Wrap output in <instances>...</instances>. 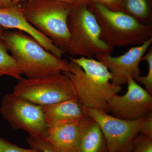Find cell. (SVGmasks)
Instances as JSON below:
<instances>
[{"label":"cell","instance_id":"3","mask_svg":"<svg viewBox=\"0 0 152 152\" xmlns=\"http://www.w3.org/2000/svg\"><path fill=\"white\" fill-rule=\"evenodd\" d=\"M89 3L100 27L101 39L110 48L138 46L152 37V24L141 23L122 11L112 10L101 3Z\"/></svg>","mask_w":152,"mask_h":152},{"label":"cell","instance_id":"4","mask_svg":"<svg viewBox=\"0 0 152 152\" xmlns=\"http://www.w3.org/2000/svg\"><path fill=\"white\" fill-rule=\"evenodd\" d=\"M19 4L30 24L67 53L70 39L67 20L73 4L57 0H31Z\"/></svg>","mask_w":152,"mask_h":152},{"label":"cell","instance_id":"7","mask_svg":"<svg viewBox=\"0 0 152 152\" xmlns=\"http://www.w3.org/2000/svg\"><path fill=\"white\" fill-rule=\"evenodd\" d=\"M0 113L14 129L24 131L35 140L46 137L48 126L40 106L12 93L3 97Z\"/></svg>","mask_w":152,"mask_h":152},{"label":"cell","instance_id":"20","mask_svg":"<svg viewBox=\"0 0 152 152\" xmlns=\"http://www.w3.org/2000/svg\"><path fill=\"white\" fill-rule=\"evenodd\" d=\"M27 141L31 148L40 150L42 152H57L45 140H35L29 137L27 139Z\"/></svg>","mask_w":152,"mask_h":152},{"label":"cell","instance_id":"14","mask_svg":"<svg viewBox=\"0 0 152 152\" xmlns=\"http://www.w3.org/2000/svg\"><path fill=\"white\" fill-rule=\"evenodd\" d=\"M77 152H108L105 138L98 123L88 116L83 118Z\"/></svg>","mask_w":152,"mask_h":152},{"label":"cell","instance_id":"26","mask_svg":"<svg viewBox=\"0 0 152 152\" xmlns=\"http://www.w3.org/2000/svg\"><path fill=\"white\" fill-rule=\"evenodd\" d=\"M130 150L131 149H128L124 150V151H122L120 152H129L130 151Z\"/></svg>","mask_w":152,"mask_h":152},{"label":"cell","instance_id":"6","mask_svg":"<svg viewBox=\"0 0 152 152\" xmlns=\"http://www.w3.org/2000/svg\"><path fill=\"white\" fill-rule=\"evenodd\" d=\"M13 93L39 106L57 103L77 97L70 79L63 73L18 81Z\"/></svg>","mask_w":152,"mask_h":152},{"label":"cell","instance_id":"21","mask_svg":"<svg viewBox=\"0 0 152 152\" xmlns=\"http://www.w3.org/2000/svg\"><path fill=\"white\" fill-rule=\"evenodd\" d=\"M139 134H142L152 139V112L145 117L139 131Z\"/></svg>","mask_w":152,"mask_h":152},{"label":"cell","instance_id":"1","mask_svg":"<svg viewBox=\"0 0 152 152\" xmlns=\"http://www.w3.org/2000/svg\"><path fill=\"white\" fill-rule=\"evenodd\" d=\"M69 71L63 72L70 79L77 96L86 107L109 113L108 103L122 87L111 81L108 68L98 60L80 57H69Z\"/></svg>","mask_w":152,"mask_h":152},{"label":"cell","instance_id":"10","mask_svg":"<svg viewBox=\"0 0 152 152\" xmlns=\"http://www.w3.org/2000/svg\"><path fill=\"white\" fill-rule=\"evenodd\" d=\"M152 43V37L119 56H113L111 53L99 54L95 56L108 68L111 76V81L114 85L121 86L127 83L129 76L138 83L141 76L139 65Z\"/></svg>","mask_w":152,"mask_h":152},{"label":"cell","instance_id":"15","mask_svg":"<svg viewBox=\"0 0 152 152\" xmlns=\"http://www.w3.org/2000/svg\"><path fill=\"white\" fill-rule=\"evenodd\" d=\"M121 11L141 23L152 24L150 0H123Z\"/></svg>","mask_w":152,"mask_h":152},{"label":"cell","instance_id":"25","mask_svg":"<svg viewBox=\"0 0 152 152\" xmlns=\"http://www.w3.org/2000/svg\"><path fill=\"white\" fill-rule=\"evenodd\" d=\"M4 28L0 26V36L3 34V33L4 31Z\"/></svg>","mask_w":152,"mask_h":152},{"label":"cell","instance_id":"8","mask_svg":"<svg viewBox=\"0 0 152 152\" xmlns=\"http://www.w3.org/2000/svg\"><path fill=\"white\" fill-rule=\"evenodd\" d=\"M86 113L100 127L108 152L131 149L133 140L139 134L145 118L134 121L121 119L96 109L86 107Z\"/></svg>","mask_w":152,"mask_h":152},{"label":"cell","instance_id":"5","mask_svg":"<svg viewBox=\"0 0 152 152\" xmlns=\"http://www.w3.org/2000/svg\"><path fill=\"white\" fill-rule=\"evenodd\" d=\"M88 4L77 0L72 4L67 20L70 39L67 53L89 58L99 54L112 53L113 49L101 39L100 27Z\"/></svg>","mask_w":152,"mask_h":152},{"label":"cell","instance_id":"19","mask_svg":"<svg viewBox=\"0 0 152 152\" xmlns=\"http://www.w3.org/2000/svg\"><path fill=\"white\" fill-rule=\"evenodd\" d=\"M0 152H42L40 150L31 148H24L17 145L0 137Z\"/></svg>","mask_w":152,"mask_h":152},{"label":"cell","instance_id":"12","mask_svg":"<svg viewBox=\"0 0 152 152\" xmlns=\"http://www.w3.org/2000/svg\"><path fill=\"white\" fill-rule=\"evenodd\" d=\"M83 118L62 121L49 126L45 140L57 152H77Z\"/></svg>","mask_w":152,"mask_h":152},{"label":"cell","instance_id":"22","mask_svg":"<svg viewBox=\"0 0 152 152\" xmlns=\"http://www.w3.org/2000/svg\"><path fill=\"white\" fill-rule=\"evenodd\" d=\"M86 2L99 3L114 11H121L123 0H82Z\"/></svg>","mask_w":152,"mask_h":152},{"label":"cell","instance_id":"18","mask_svg":"<svg viewBox=\"0 0 152 152\" xmlns=\"http://www.w3.org/2000/svg\"><path fill=\"white\" fill-rule=\"evenodd\" d=\"M129 152H152V139L139 134L133 140Z\"/></svg>","mask_w":152,"mask_h":152},{"label":"cell","instance_id":"17","mask_svg":"<svg viewBox=\"0 0 152 152\" xmlns=\"http://www.w3.org/2000/svg\"><path fill=\"white\" fill-rule=\"evenodd\" d=\"M142 61H145L148 63V71L146 75L141 76L139 77L138 83L145 86V89L151 95H152V48H149L148 52L145 53Z\"/></svg>","mask_w":152,"mask_h":152},{"label":"cell","instance_id":"24","mask_svg":"<svg viewBox=\"0 0 152 152\" xmlns=\"http://www.w3.org/2000/svg\"><path fill=\"white\" fill-rule=\"evenodd\" d=\"M13 0H0V9L7 7L12 5Z\"/></svg>","mask_w":152,"mask_h":152},{"label":"cell","instance_id":"23","mask_svg":"<svg viewBox=\"0 0 152 152\" xmlns=\"http://www.w3.org/2000/svg\"><path fill=\"white\" fill-rule=\"evenodd\" d=\"M31 1V0H13L12 4H19L22 2L25 1ZM57 1H60L63 2L68 3L69 4H73L77 0H57Z\"/></svg>","mask_w":152,"mask_h":152},{"label":"cell","instance_id":"2","mask_svg":"<svg viewBox=\"0 0 152 152\" xmlns=\"http://www.w3.org/2000/svg\"><path fill=\"white\" fill-rule=\"evenodd\" d=\"M0 44L11 53L27 78L57 75L69 71V63L46 50L32 37L22 31H4Z\"/></svg>","mask_w":152,"mask_h":152},{"label":"cell","instance_id":"13","mask_svg":"<svg viewBox=\"0 0 152 152\" xmlns=\"http://www.w3.org/2000/svg\"><path fill=\"white\" fill-rule=\"evenodd\" d=\"M47 126L66 120L86 116V107L78 97L57 103L40 106Z\"/></svg>","mask_w":152,"mask_h":152},{"label":"cell","instance_id":"16","mask_svg":"<svg viewBox=\"0 0 152 152\" xmlns=\"http://www.w3.org/2000/svg\"><path fill=\"white\" fill-rule=\"evenodd\" d=\"M8 51L4 46L0 44V77L8 76L20 80L23 78V72Z\"/></svg>","mask_w":152,"mask_h":152},{"label":"cell","instance_id":"11","mask_svg":"<svg viewBox=\"0 0 152 152\" xmlns=\"http://www.w3.org/2000/svg\"><path fill=\"white\" fill-rule=\"evenodd\" d=\"M0 26L4 28L15 29L22 31L35 39L48 52L61 58L64 53L57 47L51 40L36 29L25 18L20 4H12L0 9Z\"/></svg>","mask_w":152,"mask_h":152},{"label":"cell","instance_id":"9","mask_svg":"<svg viewBox=\"0 0 152 152\" xmlns=\"http://www.w3.org/2000/svg\"><path fill=\"white\" fill-rule=\"evenodd\" d=\"M128 90L123 96L114 95L108 103L113 116L128 121L140 119L152 112V95L129 76Z\"/></svg>","mask_w":152,"mask_h":152}]
</instances>
